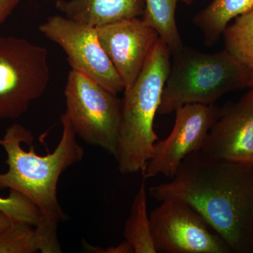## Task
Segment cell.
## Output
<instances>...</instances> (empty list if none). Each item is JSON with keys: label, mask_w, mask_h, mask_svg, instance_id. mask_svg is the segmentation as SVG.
<instances>
[{"label": "cell", "mask_w": 253, "mask_h": 253, "mask_svg": "<svg viewBox=\"0 0 253 253\" xmlns=\"http://www.w3.org/2000/svg\"><path fill=\"white\" fill-rule=\"evenodd\" d=\"M124 237L134 253H156L148 213L146 179H143L131 205L124 229Z\"/></svg>", "instance_id": "14"}, {"label": "cell", "mask_w": 253, "mask_h": 253, "mask_svg": "<svg viewBox=\"0 0 253 253\" xmlns=\"http://www.w3.org/2000/svg\"><path fill=\"white\" fill-rule=\"evenodd\" d=\"M40 251L36 227L27 223L13 221L0 232V253H33Z\"/></svg>", "instance_id": "17"}, {"label": "cell", "mask_w": 253, "mask_h": 253, "mask_svg": "<svg viewBox=\"0 0 253 253\" xmlns=\"http://www.w3.org/2000/svg\"><path fill=\"white\" fill-rule=\"evenodd\" d=\"M172 54L158 114L186 104L212 105L226 93L253 86V70L225 49L206 54L183 46Z\"/></svg>", "instance_id": "4"}, {"label": "cell", "mask_w": 253, "mask_h": 253, "mask_svg": "<svg viewBox=\"0 0 253 253\" xmlns=\"http://www.w3.org/2000/svg\"><path fill=\"white\" fill-rule=\"evenodd\" d=\"M253 8V0H212L194 16V23L204 34V42L212 45L231 20Z\"/></svg>", "instance_id": "13"}, {"label": "cell", "mask_w": 253, "mask_h": 253, "mask_svg": "<svg viewBox=\"0 0 253 253\" xmlns=\"http://www.w3.org/2000/svg\"><path fill=\"white\" fill-rule=\"evenodd\" d=\"M91 249H88V251H94L93 252L99 253H133L132 248L130 245L125 240L123 242L116 246H110L106 249H103L101 248L91 247Z\"/></svg>", "instance_id": "19"}, {"label": "cell", "mask_w": 253, "mask_h": 253, "mask_svg": "<svg viewBox=\"0 0 253 253\" xmlns=\"http://www.w3.org/2000/svg\"><path fill=\"white\" fill-rule=\"evenodd\" d=\"M39 30L62 48L72 70L85 75L114 94L125 90L122 80L100 43L96 28L55 15L42 23Z\"/></svg>", "instance_id": "8"}, {"label": "cell", "mask_w": 253, "mask_h": 253, "mask_svg": "<svg viewBox=\"0 0 253 253\" xmlns=\"http://www.w3.org/2000/svg\"><path fill=\"white\" fill-rule=\"evenodd\" d=\"M149 216L157 253H232L204 218L183 201H161Z\"/></svg>", "instance_id": "7"}, {"label": "cell", "mask_w": 253, "mask_h": 253, "mask_svg": "<svg viewBox=\"0 0 253 253\" xmlns=\"http://www.w3.org/2000/svg\"><path fill=\"white\" fill-rule=\"evenodd\" d=\"M0 212L13 221L27 223L36 227L41 224L42 214L36 205L24 195L10 190L8 197H0Z\"/></svg>", "instance_id": "18"}, {"label": "cell", "mask_w": 253, "mask_h": 253, "mask_svg": "<svg viewBox=\"0 0 253 253\" xmlns=\"http://www.w3.org/2000/svg\"><path fill=\"white\" fill-rule=\"evenodd\" d=\"M20 0H0V26L9 17Z\"/></svg>", "instance_id": "20"}, {"label": "cell", "mask_w": 253, "mask_h": 253, "mask_svg": "<svg viewBox=\"0 0 253 253\" xmlns=\"http://www.w3.org/2000/svg\"><path fill=\"white\" fill-rule=\"evenodd\" d=\"M56 7L66 17L98 28L142 16L144 0H59Z\"/></svg>", "instance_id": "12"}, {"label": "cell", "mask_w": 253, "mask_h": 253, "mask_svg": "<svg viewBox=\"0 0 253 253\" xmlns=\"http://www.w3.org/2000/svg\"><path fill=\"white\" fill-rule=\"evenodd\" d=\"M66 115L76 135L86 144L116 154L121 99L97 82L71 69L64 91Z\"/></svg>", "instance_id": "5"}, {"label": "cell", "mask_w": 253, "mask_h": 253, "mask_svg": "<svg viewBox=\"0 0 253 253\" xmlns=\"http://www.w3.org/2000/svg\"><path fill=\"white\" fill-rule=\"evenodd\" d=\"M50 80L45 47L0 36V118H16L41 97Z\"/></svg>", "instance_id": "6"}, {"label": "cell", "mask_w": 253, "mask_h": 253, "mask_svg": "<svg viewBox=\"0 0 253 253\" xmlns=\"http://www.w3.org/2000/svg\"><path fill=\"white\" fill-rule=\"evenodd\" d=\"M201 151L218 159L253 165V86L221 111Z\"/></svg>", "instance_id": "11"}, {"label": "cell", "mask_w": 253, "mask_h": 253, "mask_svg": "<svg viewBox=\"0 0 253 253\" xmlns=\"http://www.w3.org/2000/svg\"><path fill=\"white\" fill-rule=\"evenodd\" d=\"M175 112L172 131L164 140L156 141L152 157L141 170L146 180L161 174L171 179L186 156L202 149L220 114L213 104H186Z\"/></svg>", "instance_id": "9"}, {"label": "cell", "mask_w": 253, "mask_h": 253, "mask_svg": "<svg viewBox=\"0 0 253 253\" xmlns=\"http://www.w3.org/2000/svg\"><path fill=\"white\" fill-rule=\"evenodd\" d=\"M62 135L54 151L45 156L37 154L34 136L21 124L14 123L0 139L7 154V172L0 174V189L15 190L31 200L42 214L36 227L42 253H62L57 237L58 224L67 219L57 198L61 174L81 162L84 149L76 140V134L66 115L61 118Z\"/></svg>", "instance_id": "2"}, {"label": "cell", "mask_w": 253, "mask_h": 253, "mask_svg": "<svg viewBox=\"0 0 253 253\" xmlns=\"http://www.w3.org/2000/svg\"><path fill=\"white\" fill-rule=\"evenodd\" d=\"M149 191L160 202L177 200L194 208L232 253H252L253 165L197 151L183 160L170 180Z\"/></svg>", "instance_id": "1"}, {"label": "cell", "mask_w": 253, "mask_h": 253, "mask_svg": "<svg viewBox=\"0 0 253 253\" xmlns=\"http://www.w3.org/2000/svg\"><path fill=\"white\" fill-rule=\"evenodd\" d=\"M172 54L159 38L135 81L124 90L116 154L123 174L142 170L152 157L158 136L154 129Z\"/></svg>", "instance_id": "3"}, {"label": "cell", "mask_w": 253, "mask_h": 253, "mask_svg": "<svg viewBox=\"0 0 253 253\" xmlns=\"http://www.w3.org/2000/svg\"><path fill=\"white\" fill-rule=\"evenodd\" d=\"M96 30L103 49L126 89L135 81L159 40L157 32L138 17L109 23Z\"/></svg>", "instance_id": "10"}, {"label": "cell", "mask_w": 253, "mask_h": 253, "mask_svg": "<svg viewBox=\"0 0 253 253\" xmlns=\"http://www.w3.org/2000/svg\"><path fill=\"white\" fill-rule=\"evenodd\" d=\"M225 49L253 70V8L236 18L223 33Z\"/></svg>", "instance_id": "16"}, {"label": "cell", "mask_w": 253, "mask_h": 253, "mask_svg": "<svg viewBox=\"0 0 253 253\" xmlns=\"http://www.w3.org/2000/svg\"><path fill=\"white\" fill-rule=\"evenodd\" d=\"M142 21L157 32L159 38L174 53L184 44L176 22V7L179 1L191 5L193 0H144Z\"/></svg>", "instance_id": "15"}, {"label": "cell", "mask_w": 253, "mask_h": 253, "mask_svg": "<svg viewBox=\"0 0 253 253\" xmlns=\"http://www.w3.org/2000/svg\"><path fill=\"white\" fill-rule=\"evenodd\" d=\"M252 253H253V246Z\"/></svg>", "instance_id": "22"}, {"label": "cell", "mask_w": 253, "mask_h": 253, "mask_svg": "<svg viewBox=\"0 0 253 253\" xmlns=\"http://www.w3.org/2000/svg\"><path fill=\"white\" fill-rule=\"evenodd\" d=\"M13 220L4 213L0 212V232L6 230L12 224Z\"/></svg>", "instance_id": "21"}]
</instances>
